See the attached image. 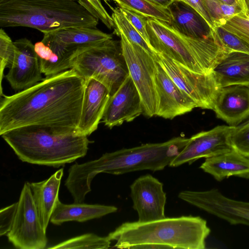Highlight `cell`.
Returning <instances> with one entry per match:
<instances>
[{"label":"cell","mask_w":249,"mask_h":249,"mask_svg":"<svg viewBox=\"0 0 249 249\" xmlns=\"http://www.w3.org/2000/svg\"><path fill=\"white\" fill-rule=\"evenodd\" d=\"M8 240L19 249H43L47 244L43 229L34 201L30 183H24Z\"/></svg>","instance_id":"cell-10"},{"label":"cell","mask_w":249,"mask_h":249,"mask_svg":"<svg viewBox=\"0 0 249 249\" xmlns=\"http://www.w3.org/2000/svg\"><path fill=\"white\" fill-rule=\"evenodd\" d=\"M168 8L172 18L169 23L180 33L194 38L207 37L213 34V31L204 19L185 2L175 0Z\"/></svg>","instance_id":"cell-23"},{"label":"cell","mask_w":249,"mask_h":249,"mask_svg":"<svg viewBox=\"0 0 249 249\" xmlns=\"http://www.w3.org/2000/svg\"><path fill=\"white\" fill-rule=\"evenodd\" d=\"M247 12L248 14L249 15V0H245Z\"/></svg>","instance_id":"cell-40"},{"label":"cell","mask_w":249,"mask_h":249,"mask_svg":"<svg viewBox=\"0 0 249 249\" xmlns=\"http://www.w3.org/2000/svg\"><path fill=\"white\" fill-rule=\"evenodd\" d=\"M189 140L176 137L163 142L146 143L106 153L97 160L82 164L75 163L68 170L65 185L74 202L82 203L91 191V181L98 174L120 175L144 170H162L170 165Z\"/></svg>","instance_id":"cell-2"},{"label":"cell","mask_w":249,"mask_h":249,"mask_svg":"<svg viewBox=\"0 0 249 249\" xmlns=\"http://www.w3.org/2000/svg\"></svg>","instance_id":"cell-43"},{"label":"cell","mask_w":249,"mask_h":249,"mask_svg":"<svg viewBox=\"0 0 249 249\" xmlns=\"http://www.w3.org/2000/svg\"><path fill=\"white\" fill-rule=\"evenodd\" d=\"M179 0L187 4L194 9L206 21L209 27L213 31L214 27L206 11L202 0Z\"/></svg>","instance_id":"cell-37"},{"label":"cell","mask_w":249,"mask_h":249,"mask_svg":"<svg viewBox=\"0 0 249 249\" xmlns=\"http://www.w3.org/2000/svg\"><path fill=\"white\" fill-rule=\"evenodd\" d=\"M210 232L205 219L189 215L124 222L107 236L118 249H204Z\"/></svg>","instance_id":"cell-3"},{"label":"cell","mask_w":249,"mask_h":249,"mask_svg":"<svg viewBox=\"0 0 249 249\" xmlns=\"http://www.w3.org/2000/svg\"><path fill=\"white\" fill-rule=\"evenodd\" d=\"M93 16L100 20L109 29L114 28L111 16L106 11L100 0H78Z\"/></svg>","instance_id":"cell-34"},{"label":"cell","mask_w":249,"mask_h":249,"mask_svg":"<svg viewBox=\"0 0 249 249\" xmlns=\"http://www.w3.org/2000/svg\"><path fill=\"white\" fill-rule=\"evenodd\" d=\"M117 210V208L114 206L87 204L82 202L65 204L59 199L51 215L50 222L56 225L71 221L84 222L99 218Z\"/></svg>","instance_id":"cell-24"},{"label":"cell","mask_w":249,"mask_h":249,"mask_svg":"<svg viewBox=\"0 0 249 249\" xmlns=\"http://www.w3.org/2000/svg\"><path fill=\"white\" fill-rule=\"evenodd\" d=\"M213 110L217 118L230 125L236 126L249 117V89L246 85L222 87Z\"/></svg>","instance_id":"cell-19"},{"label":"cell","mask_w":249,"mask_h":249,"mask_svg":"<svg viewBox=\"0 0 249 249\" xmlns=\"http://www.w3.org/2000/svg\"><path fill=\"white\" fill-rule=\"evenodd\" d=\"M111 241L107 236L101 237L94 233H87L62 242L49 249H108Z\"/></svg>","instance_id":"cell-29"},{"label":"cell","mask_w":249,"mask_h":249,"mask_svg":"<svg viewBox=\"0 0 249 249\" xmlns=\"http://www.w3.org/2000/svg\"><path fill=\"white\" fill-rule=\"evenodd\" d=\"M231 143L233 149L249 157V120L235 126L231 136Z\"/></svg>","instance_id":"cell-32"},{"label":"cell","mask_w":249,"mask_h":249,"mask_svg":"<svg viewBox=\"0 0 249 249\" xmlns=\"http://www.w3.org/2000/svg\"><path fill=\"white\" fill-rule=\"evenodd\" d=\"M222 44L231 51H237L249 54V45L235 35L220 27L214 30Z\"/></svg>","instance_id":"cell-33"},{"label":"cell","mask_w":249,"mask_h":249,"mask_svg":"<svg viewBox=\"0 0 249 249\" xmlns=\"http://www.w3.org/2000/svg\"><path fill=\"white\" fill-rule=\"evenodd\" d=\"M120 8L126 9L147 18L170 23L171 15L168 7L155 4L147 0H112Z\"/></svg>","instance_id":"cell-26"},{"label":"cell","mask_w":249,"mask_h":249,"mask_svg":"<svg viewBox=\"0 0 249 249\" xmlns=\"http://www.w3.org/2000/svg\"><path fill=\"white\" fill-rule=\"evenodd\" d=\"M219 87L249 84V54L237 51L225 53L212 71Z\"/></svg>","instance_id":"cell-21"},{"label":"cell","mask_w":249,"mask_h":249,"mask_svg":"<svg viewBox=\"0 0 249 249\" xmlns=\"http://www.w3.org/2000/svg\"><path fill=\"white\" fill-rule=\"evenodd\" d=\"M1 136L21 161L56 168L85 156L92 142L75 130L43 125L17 128Z\"/></svg>","instance_id":"cell-4"},{"label":"cell","mask_w":249,"mask_h":249,"mask_svg":"<svg viewBox=\"0 0 249 249\" xmlns=\"http://www.w3.org/2000/svg\"><path fill=\"white\" fill-rule=\"evenodd\" d=\"M85 79L72 69L46 77L32 87L0 99V135L28 125L75 130Z\"/></svg>","instance_id":"cell-1"},{"label":"cell","mask_w":249,"mask_h":249,"mask_svg":"<svg viewBox=\"0 0 249 249\" xmlns=\"http://www.w3.org/2000/svg\"><path fill=\"white\" fill-rule=\"evenodd\" d=\"M34 46L41 72L46 77L71 69V56L53 51L41 41L36 43Z\"/></svg>","instance_id":"cell-25"},{"label":"cell","mask_w":249,"mask_h":249,"mask_svg":"<svg viewBox=\"0 0 249 249\" xmlns=\"http://www.w3.org/2000/svg\"><path fill=\"white\" fill-rule=\"evenodd\" d=\"M155 4L168 7L169 5L176 0H147Z\"/></svg>","instance_id":"cell-39"},{"label":"cell","mask_w":249,"mask_h":249,"mask_svg":"<svg viewBox=\"0 0 249 249\" xmlns=\"http://www.w3.org/2000/svg\"><path fill=\"white\" fill-rule=\"evenodd\" d=\"M225 3L238 6L247 12L245 0H221Z\"/></svg>","instance_id":"cell-38"},{"label":"cell","mask_w":249,"mask_h":249,"mask_svg":"<svg viewBox=\"0 0 249 249\" xmlns=\"http://www.w3.org/2000/svg\"><path fill=\"white\" fill-rule=\"evenodd\" d=\"M133 208L140 222L156 220L165 217L166 193L163 184L150 175L137 178L130 186Z\"/></svg>","instance_id":"cell-13"},{"label":"cell","mask_w":249,"mask_h":249,"mask_svg":"<svg viewBox=\"0 0 249 249\" xmlns=\"http://www.w3.org/2000/svg\"><path fill=\"white\" fill-rule=\"evenodd\" d=\"M120 9L150 47L149 37L146 28L147 18L126 9L120 8Z\"/></svg>","instance_id":"cell-35"},{"label":"cell","mask_w":249,"mask_h":249,"mask_svg":"<svg viewBox=\"0 0 249 249\" xmlns=\"http://www.w3.org/2000/svg\"><path fill=\"white\" fill-rule=\"evenodd\" d=\"M112 38L97 28L72 27L44 33L41 41L53 50L72 57L80 49Z\"/></svg>","instance_id":"cell-17"},{"label":"cell","mask_w":249,"mask_h":249,"mask_svg":"<svg viewBox=\"0 0 249 249\" xmlns=\"http://www.w3.org/2000/svg\"><path fill=\"white\" fill-rule=\"evenodd\" d=\"M63 170V168H61L47 179L30 183L39 219L45 231L57 201L59 200V190Z\"/></svg>","instance_id":"cell-22"},{"label":"cell","mask_w":249,"mask_h":249,"mask_svg":"<svg viewBox=\"0 0 249 249\" xmlns=\"http://www.w3.org/2000/svg\"><path fill=\"white\" fill-rule=\"evenodd\" d=\"M143 113L140 93L129 74L110 96L103 121L109 128L134 120Z\"/></svg>","instance_id":"cell-15"},{"label":"cell","mask_w":249,"mask_h":249,"mask_svg":"<svg viewBox=\"0 0 249 249\" xmlns=\"http://www.w3.org/2000/svg\"><path fill=\"white\" fill-rule=\"evenodd\" d=\"M220 27L249 45V15L247 12H242L235 15Z\"/></svg>","instance_id":"cell-31"},{"label":"cell","mask_w":249,"mask_h":249,"mask_svg":"<svg viewBox=\"0 0 249 249\" xmlns=\"http://www.w3.org/2000/svg\"><path fill=\"white\" fill-rule=\"evenodd\" d=\"M108 5V6L111 7V6L108 4L107 0H103Z\"/></svg>","instance_id":"cell-41"},{"label":"cell","mask_w":249,"mask_h":249,"mask_svg":"<svg viewBox=\"0 0 249 249\" xmlns=\"http://www.w3.org/2000/svg\"><path fill=\"white\" fill-rule=\"evenodd\" d=\"M99 19L76 0H0V27H26L43 34L95 28Z\"/></svg>","instance_id":"cell-5"},{"label":"cell","mask_w":249,"mask_h":249,"mask_svg":"<svg viewBox=\"0 0 249 249\" xmlns=\"http://www.w3.org/2000/svg\"><path fill=\"white\" fill-rule=\"evenodd\" d=\"M155 84L157 100L156 116L172 119L196 107L195 102L177 86L157 61Z\"/></svg>","instance_id":"cell-16"},{"label":"cell","mask_w":249,"mask_h":249,"mask_svg":"<svg viewBox=\"0 0 249 249\" xmlns=\"http://www.w3.org/2000/svg\"><path fill=\"white\" fill-rule=\"evenodd\" d=\"M16 52L14 42L2 28L0 30V96L2 92V81L4 77V71L12 63Z\"/></svg>","instance_id":"cell-30"},{"label":"cell","mask_w":249,"mask_h":249,"mask_svg":"<svg viewBox=\"0 0 249 249\" xmlns=\"http://www.w3.org/2000/svg\"><path fill=\"white\" fill-rule=\"evenodd\" d=\"M199 168L218 181L231 176L249 179V157L233 148L206 158Z\"/></svg>","instance_id":"cell-20"},{"label":"cell","mask_w":249,"mask_h":249,"mask_svg":"<svg viewBox=\"0 0 249 249\" xmlns=\"http://www.w3.org/2000/svg\"><path fill=\"white\" fill-rule=\"evenodd\" d=\"M204 5L213 24L214 29L242 12L241 8L227 4L221 0H202Z\"/></svg>","instance_id":"cell-28"},{"label":"cell","mask_w":249,"mask_h":249,"mask_svg":"<svg viewBox=\"0 0 249 249\" xmlns=\"http://www.w3.org/2000/svg\"><path fill=\"white\" fill-rule=\"evenodd\" d=\"M178 197L181 200L232 225L249 226V202L228 197L219 190L183 191Z\"/></svg>","instance_id":"cell-11"},{"label":"cell","mask_w":249,"mask_h":249,"mask_svg":"<svg viewBox=\"0 0 249 249\" xmlns=\"http://www.w3.org/2000/svg\"><path fill=\"white\" fill-rule=\"evenodd\" d=\"M111 18L114 24V33H122L129 41L142 47L149 53L154 55L155 53L147 42L136 30L119 7L112 8Z\"/></svg>","instance_id":"cell-27"},{"label":"cell","mask_w":249,"mask_h":249,"mask_svg":"<svg viewBox=\"0 0 249 249\" xmlns=\"http://www.w3.org/2000/svg\"><path fill=\"white\" fill-rule=\"evenodd\" d=\"M85 80L81 113L76 133L88 137L97 129L111 94L99 81L93 78Z\"/></svg>","instance_id":"cell-18"},{"label":"cell","mask_w":249,"mask_h":249,"mask_svg":"<svg viewBox=\"0 0 249 249\" xmlns=\"http://www.w3.org/2000/svg\"><path fill=\"white\" fill-rule=\"evenodd\" d=\"M71 65L85 79L93 78L104 85L111 95L129 75L120 40L113 38L78 50Z\"/></svg>","instance_id":"cell-7"},{"label":"cell","mask_w":249,"mask_h":249,"mask_svg":"<svg viewBox=\"0 0 249 249\" xmlns=\"http://www.w3.org/2000/svg\"><path fill=\"white\" fill-rule=\"evenodd\" d=\"M146 28L150 46L193 71L209 73L218 61L231 51L221 42L213 31L210 36L194 38L175 29L169 23L147 18Z\"/></svg>","instance_id":"cell-6"},{"label":"cell","mask_w":249,"mask_h":249,"mask_svg":"<svg viewBox=\"0 0 249 249\" xmlns=\"http://www.w3.org/2000/svg\"><path fill=\"white\" fill-rule=\"evenodd\" d=\"M246 86H247L249 89V84H248V85H246Z\"/></svg>","instance_id":"cell-42"},{"label":"cell","mask_w":249,"mask_h":249,"mask_svg":"<svg viewBox=\"0 0 249 249\" xmlns=\"http://www.w3.org/2000/svg\"><path fill=\"white\" fill-rule=\"evenodd\" d=\"M156 60L196 107L213 109L220 89L212 72L201 73L188 69L166 55L156 53Z\"/></svg>","instance_id":"cell-9"},{"label":"cell","mask_w":249,"mask_h":249,"mask_svg":"<svg viewBox=\"0 0 249 249\" xmlns=\"http://www.w3.org/2000/svg\"><path fill=\"white\" fill-rule=\"evenodd\" d=\"M14 42L15 55L5 78L14 90L20 91L32 87L44 78L32 42L25 38Z\"/></svg>","instance_id":"cell-14"},{"label":"cell","mask_w":249,"mask_h":249,"mask_svg":"<svg viewBox=\"0 0 249 249\" xmlns=\"http://www.w3.org/2000/svg\"><path fill=\"white\" fill-rule=\"evenodd\" d=\"M115 34L120 37L122 53L129 74L140 93L143 114L148 117L156 116L157 100L155 76L157 61L154 55L129 41L122 33Z\"/></svg>","instance_id":"cell-8"},{"label":"cell","mask_w":249,"mask_h":249,"mask_svg":"<svg viewBox=\"0 0 249 249\" xmlns=\"http://www.w3.org/2000/svg\"><path fill=\"white\" fill-rule=\"evenodd\" d=\"M235 126L219 125L192 136L169 166L191 164L200 158H208L231 149V136Z\"/></svg>","instance_id":"cell-12"},{"label":"cell","mask_w":249,"mask_h":249,"mask_svg":"<svg viewBox=\"0 0 249 249\" xmlns=\"http://www.w3.org/2000/svg\"><path fill=\"white\" fill-rule=\"evenodd\" d=\"M18 202L0 210V235H6L11 230L17 210Z\"/></svg>","instance_id":"cell-36"}]
</instances>
